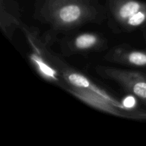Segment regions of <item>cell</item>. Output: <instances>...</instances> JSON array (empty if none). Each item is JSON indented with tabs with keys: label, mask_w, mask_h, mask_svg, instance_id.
Segmentation results:
<instances>
[{
	"label": "cell",
	"mask_w": 146,
	"mask_h": 146,
	"mask_svg": "<svg viewBox=\"0 0 146 146\" xmlns=\"http://www.w3.org/2000/svg\"><path fill=\"white\" fill-rule=\"evenodd\" d=\"M36 61L37 62L38 65L39 66V68H41V70L43 71V72L45 73L46 75L50 76H52L53 74H54V71H52V69H51L50 68H48L46 65H44V64H41L40 61H37V60H36Z\"/></svg>",
	"instance_id": "9"
},
{
	"label": "cell",
	"mask_w": 146,
	"mask_h": 146,
	"mask_svg": "<svg viewBox=\"0 0 146 146\" xmlns=\"http://www.w3.org/2000/svg\"><path fill=\"white\" fill-rule=\"evenodd\" d=\"M135 104H136V101H135V98L133 96H131L126 97L123 101V106L125 108H133L135 106Z\"/></svg>",
	"instance_id": "8"
},
{
	"label": "cell",
	"mask_w": 146,
	"mask_h": 146,
	"mask_svg": "<svg viewBox=\"0 0 146 146\" xmlns=\"http://www.w3.org/2000/svg\"><path fill=\"white\" fill-rule=\"evenodd\" d=\"M68 79L70 83H71L75 86L80 87V88H88L90 86V84L88 80L85 77L79 74H70L68 76Z\"/></svg>",
	"instance_id": "5"
},
{
	"label": "cell",
	"mask_w": 146,
	"mask_h": 146,
	"mask_svg": "<svg viewBox=\"0 0 146 146\" xmlns=\"http://www.w3.org/2000/svg\"><path fill=\"white\" fill-rule=\"evenodd\" d=\"M97 38L95 36L91 34H83L77 37L76 39L75 44L77 48L80 49H85L93 46L96 44Z\"/></svg>",
	"instance_id": "4"
},
{
	"label": "cell",
	"mask_w": 146,
	"mask_h": 146,
	"mask_svg": "<svg viewBox=\"0 0 146 146\" xmlns=\"http://www.w3.org/2000/svg\"><path fill=\"white\" fill-rule=\"evenodd\" d=\"M141 4L135 1H128L123 4L119 9L118 14L121 18L129 19L141 10Z\"/></svg>",
	"instance_id": "3"
},
{
	"label": "cell",
	"mask_w": 146,
	"mask_h": 146,
	"mask_svg": "<svg viewBox=\"0 0 146 146\" xmlns=\"http://www.w3.org/2000/svg\"><path fill=\"white\" fill-rule=\"evenodd\" d=\"M82 8L76 3H66L58 11V17L64 23H73L78 21L82 14Z\"/></svg>",
	"instance_id": "2"
},
{
	"label": "cell",
	"mask_w": 146,
	"mask_h": 146,
	"mask_svg": "<svg viewBox=\"0 0 146 146\" xmlns=\"http://www.w3.org/2000/svg\"><path fill=\"white\" fill-rule=\"evenodd\" d=\"M146 19V13L144 11H138L135 13L134 15L130 17L128 20V23L129 25L132 27H137V26L141 25V24L145 21Z\"/></svg>",
	"instance_id": "7"
},
{
	"label": "cell",
	"mask_w": 146,
	"mask_h": 146,
	"mask_svg": "<svg viewBox=\"0 0 146 146\" xmlns=\"http://www.w3.org/2000/svg\"><path fill=\"white\" fill-rule=\"evenodd\" d=\"M128 60L131 64L135 66H145L146 65V54L139 51L132 52L128 55Z\"/></svg>",
	"instance_id": "6"
},
{
	"label": "cell",
	"mask_w": 146,
	"mask_h": 146,
	"mask_svg": "<svg viewBox=\"0 0 146 146\" xmlns=\"http://www.w3.org/2000/svg\"><path fill=\"white\" fill-rule=\"evenodd\" d=\"M111 74L125 84L135 95L146 101V78L136 73L113 71Z\"/></svg>",
	"instance_id": "1"
}]
</instances>
